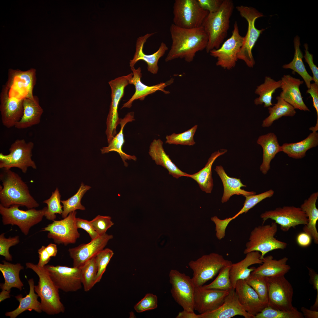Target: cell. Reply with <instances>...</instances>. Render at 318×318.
<instances>
[{
	"mask_svg": "<svg viewBox=\"0 0 318 318\" xmlns=\"http://www.w3.org/2000/svg\"><path fill=\"white\" fill-rule=\"evenodd\" d=\"M170 32L172 44L165 59L166 62L180 58L191 62L197 52L206 49L207 47L208 37L202 26L187 29L180 28L173 23L170 27Z\"/></svg>",
	"mask_w": 318,
	"mask_h": 318,
	"instance_id": "obj_1",
	"label": "cell"
},
{
	"mask_svg": "<svg viewBox=\"0 0 318 318\" xmlns=\"http://www.w3.org/2000/svg\"><path fill=\"white\" fill-rule=\"evenodd\" d=\"M1 169L0 179L3 186L0 189V204L6 208L14 204L25 206L28 209L38 207L39 203L19 175L10 169Z\"/></svg>",
	"mask_w": 318,
	"mask_h": 318,
	"instance_id": "obj_2",
	"label": "cell"
},
{
	"mask_svg": "<svg viewBox=\"0 0 318 318\" xmlns=\"http://www.w3.org/2000/svg\"><path fill=\"white\" fill-rule=\"evenodd\" d=\"M234 8L232 1L223 0L218 10L209 13L205 18L202 26L208 37L207 53L219 48L226 37Z\"/></svg>",
	"mask_w": 318,
	"mask_h": 318,
	"instance_id": "obj_3",
	"label": "cell"
},
{
	"mask_svg": "<svg viewBox=\"0 0 318 318\" xmlns=\"http://www.w3.org/2000/svg\"><path fill=\"white\" fill-rule=\"evenodd\" d=\"M26 268L32 270L38 276V284L34 285L35 292L40 297L42 311L48 315L63 313L65 307L61 302L59 289L51 279L46 269L30 262L26 264Z\"/></svg>",
	"mask_w": 318,
	"mask_h": 318,
	"instance_id": "obj_4",
	"label": "cell"
},
{
	"mask_svg": "<svg viewBox=\"0 0 318 318\" xmlns=\"http://www.w3.org/2000/svg\"><path fill=\"white\" fill-rule=\"evenodd\" d=\"M278 231L277 224L273 222L271 224L259 226L251 232L249 241L246 244L244 253L257 251L261 253L260 259L268 252L276 249H284L286 243L275 237Z\"/></svg>",
	"mask_w": 318,
	"mask_h": 318,
	"instance_id": "obj_5",
	"label": "cell"
},
{
	"mask_svg": "<svg viewBox=\"0 0 318 318\" xmlns=\"http://www.w3.org/2000/svg\"><path fill=\"white\" fill-rule=\"evenodd\" d=\"M241 16L244 18L248 24L246 34L244 37L242 45L237 54L238 59L243 61L250 68H252L255 64L252 50L261 34L265 29H259L255 26L256 20L264 16L263 14L255 8L242 5L236 7Z\"/></svg>",
	"mask_w": 318,
	"mask_h": 318,
	"instance_id": "obj_6",
	"label": "cell"
},
{
	"mask_svg": "<svg viewBox=\"0 0 318 318\" xmlns=\"http://www.w3.org/2000/svg\"><path fill=\"white\" fill-rule=\"evenodd\" d=\"M20 206L14 204L6 208L0 204L2 222L4 225L17 226L24 235H27L30 228L42 220L47 207L38 210L32 208L25 211L20 209Z\"/></svg>",
	"mask_w": 318,
	"mask_h": 318,
	"instance_id": "obj_7",
	"label": "cell"
},
{
	"mask_svg": "<svg viewBox=\"0 0 318 318\" xmlns=\"http://www.w3.org/2000/svg\"><path fill=\"white\" fill-rule=\"evenodd\" d=\"M231 261L215 253L202 256L188 263L193 273L192 280L195 286H202L213 278L223 268L231 265Z\"/></svg>",
	"mask_w": 318,
	"mask_h": 318,
	"instance_id": "obj_8",
	"label": "cell"
},
{
	"mask_svg": "<svg viewBox=\"0 0 318 318\" xmlns=\"http://www.w3.org/2000/svg\"><path fill=\"white\" fill-rule=\"evenodd\" d=\"M173 12V24L187 29L202 26L209 13L201 7L197 0H175Z\"/></svg>",
	"mask_w": 318,
	"mask_h": 318,
	"instance_id": "obj_9",
	"label": "cell"
},
{
	"mask_svg": "<svg viewBox=\"0 0 318 318\" xmlns=\"http://www.w3.org/2000/svg\"><path fill=\"white\" fill-rule=\"evenodd\" d=\"M34 147L32 141L26 143L24 139L16 140L11 145L8 154L0 153V168L10 169L17 168L24 173L29 167L36 169V165L32 158Z\"/></svg>",
	"mask_w": 318,
	"mask_h": 318,
	"instance_id": "obj_10",
	"label": "cell"
},
{
	"mask_svg": "<svg viewBox=\"0 0 318 318\" xmlns=\"http://www.w3.org/2000/svg\"><path fill=\"white\" fill-rule=\"evenodd\" d=\"M267 286L268 306L286 311L294 308L292 304L293 289L284 276L268 277Z\"/></svg>",
	"mask_w": 318,
	"mask_h": 318,
	"instance_id": "obj_11",
	"label": "cell"
},
{
	"mask_svg": "<svg viewBox=\"0 0 318 318\" xmlns=\"http://www.w3.org/2000/svg\"><path fill=\"white\" fill-rule=\"evenodd\" d=\"M171 285L170 292L175 301L189 312H194V298L195 286L192 278L175 269L171 270L169 274Z\"/></svg>",
	"mask_w": 318,
	"mask_h": 318,
	"instance_id": "obj_12",
	"label": "cell"
},
{
	"mask_svg": "<svg viewBox=\"0 0 318 318\" xmlns=\"http://www.w3.org/2000/svg\"><path fill=\"white\" fill-rule=\"evenodd\" d=\"M76 211H72L63 219L55 220L41 231H48L47 237L55 244L65 246L74 244L80 237L76 225Z\"/></svg>",
	"mask_w": 318,
	"mask_h": 318,
	"instance_id": "obj_13",
	"label": "cell"
},
{
	"mask_svg": "<svg viewBox=\"0 0 318 318\" xmlns=\"http://www.w3.org/2000/svg\"><path fill=\"white\" fill-rule=\"evenodd\" d=\"M260 218L263 221V224L269 219L274 221L284 232L299 225H306L308 222L306 213L301 208L293 206L279 207L266 211L261 214Z\"/></svg>",
	"mask_w": 318,
	"mask_h": 318,
	"instance_id": "obj_14",
	"label": "cell"
},
{
	"mask_svg": "<svg viewBox=\"0 0 318 318\" xmlns=\"http://www.w3.org/2000/svg\"><path fill=\"white\" fill-rule=\"evenodd\" d=\"M244 37L239 34L236 21L231 37L225 41L218 49L209 52L210 55L217 58L216 65L224 69L230 70L234 68L238 58L237 54L242 45Z\"/></svg>",
	"mask_w": 318,
	"mask_h": 318,
	"instance_id": "obj_15",
	"label": "cell"
},
{
	"mask_svg": "<svg viewBox=\"0 0 318 318\" xmlns=\"http://www.w3.org/2000/svg\"><path fill=\"white\" fill-rule=\"evenodd\" d=\"M133 73L119 77L109 82L111 90V101L107 121L106 134L107 142H110L116 134V128L120 124L118 108L121 99L124 95L125 87L129 84V79Z\"/></svg>",
	"mask_w": 318,
	"mask_h": 318,
	"instance_id": "obj_16",
	"label": "cell"
},
{
	"mask_svg": "<svg viewBox=\"0 0 318 318\" xmlns=\"http://www.w3.org/2000/svg\"><path fill=\"white\" fill-rule=\"evenodd\" d=\"M54 284L66 292H74L82 287L80 268L57 265L44 266Z\"/></svg>",
	"mask_w": 318,
	"mask_h": 318,
	"instance_id": "obj_17",
	"label": "cell"
},
{
	"mask_svg": "<svg viewBox=\"0 0 318 318\" xmlns=\"http://www.w3.org/2000/svg\"><path fill=\"white\" fill-rule=\"evenodd\" d=\"M6 85L11 95L19 99L33 98V90L36 83V70L31 69L23 71L19 69L9 70Z\"/></svg>",
	"mask_w": 318,
	"mask_h": 318,
	"instance_id": "obj_18",
	"label": "cell"
},
{
	"mask_svg": "<svg viewBox=\"0 0 318 318\" xmlns=\"http://www.w3.org/2000/svg\"><path fill=\"white\" fill-rule=\"evenodd\" d=\"M9 88L6 85L0 94V111L3 125L7 128L15 127L23 114V99H19L9 93Z\"/></svg>",
	"mask_w": 318,
	"mask_h": 318,
	"instance_id": "obj_19",
	"label": "cell"
},
{
	"mask_svg": "<svg viewBox=\"0 0 318 318\" xmlns=\"http://www.w3.org/2000/svg\"><path fill=\"white\" fill-rule=\"evenodd\" d=\"M113 238L112 235L105 233L91 240L87 244L69 248L68 251L73 260V267L80 268L87 261L95 257Z\"/></svg>",
	"mask_w": 318,
	"mask_h": 318,
	"instance_id": "obj_20",
	"label": "cell"
},
{
	"mask_svg": "<svg viewBox=\"0 0 318 318\" xmlns=\"http://www.w3.org/2000/svg\"><path fill=\"white\" fill-rule=\"evenodd\" d=\"M230 290H223L196 286L194 298V309L200 314L213 311L223 302Z\"/></svg>",
	"mask_w": 318,
	"mask_h": 318,
	"instance_id": "obj_21",
	"label": "cell"
},
{
	"mask_svg": "<svg viewBox=\"0 0 318 318\" xmlns=\"http://www.w3.org/2000/svg\"><path fill=\"white\" fill-rule=\"evenodd\" d=\"M234 289L240 304L249 314L254 316L267 306L260 300L255 291L245 280H238Z\"/></svg>",
	"mask_w": 318,
	"mask_h": 318,
	"instance_id": "obj_22",
	"label": "cell"
},
{
	"mask_svg": "<svg viewBox=\"0 0 318 318\" xmlns=\"http://www.w3.org/2000/svg\"><path fill=\"white\" fill-rule=\"evenodd\" d=\"M130 68L133 75L129 79V84H133L135 86V91L130 99L123 104L122 108H130L134 100L138 99L143 100L148 95L158 90H160L165 94H168L170 93L169 91L165 90L164 88L172 84L173 82V79L172 78L165 82H161L153 86H148L143 84L141 80L142 77L141 68L139 67L135 69L134 67Z\"/></svg>",
	"mask_w": 318,
	"mask_h": 318,
	"instance_id": "obj_23",
	"label": "cell"
},
{
	"mask_svg": "<svg viewBox=\"0 0 318 318\" xmlns=\"http://www.w3.org/2000/svg\"><path fill=\"white\" fill-rule=\"evenodd\" d=\"M236 315L245 318H254L243 308L238 301L235 289L230 290L223 303L211 312L199 314V318H230Z\"/></svg>",
	"mask_w": 318,
	"mask_h": 318,
	"instance_id": "obj_24",
	"label": "cell"
},
{
	"mask_svg": "<svg viewBox=\"0 0 318 318\" xmlns=\"http://www.w3.org/2000/svg\"><path fill=\"white\" fill-rule=\"evenodd\" d=\"M280 88L282 91L279 96L292 105L295 109L301 110H310L304 103L299 87L304 81L289 74L284 75L281 77Z\"/></svg>",
	"mask_w": 318,
	"mask_h": 318,
	"instance_id": "obj_25",
	"label": "cell"
},
{
	"mask_svg": "<svg viewBox=\"0 0 318 318\" xmlns=\"http://www.w3.org/2000/svg\"><path fill=\"white\" fill-rule=\"evenodd\" d=\"M155 33L147 34L143 36L139 37L136 44L135 52L132 59L130 60V66L134 67L136 63L140 60L145 61L148 65V70L154 74L157 73L159 67L158 62L159 59L163 56L168 49V47L165 43L162 42L158 50L152 54L147 55L143 52V48L147 39L154 34Z\"/></svg>",
	"mask_w": 318,
	"mask_h": 318,
	"instance_id": "obj_26",
	"label": "cell"
},
{
	"mask_svg": "<svg viewBox=\"0 0 318 318\" xmlns=\"http://www.w3.org/2000/svg\"><path fill=\"white\" fill-rule=\"evenodd\" d=\"M261 256V254L259 251H252L246 254L245 257L240 261L232 263L230 270V276L233 289H234L238 280H245L256 268L254 267L249 268L250 266L256 264H262Z\"/></svg>",
	"mask_w": 318,
	"mask_h": 318,
	"instance_id": "obj_27",
	"label": "cell"
},
{
	"mask_svg": "<svg viewBox=\"0 0 318 318\" xmlns=\"http://www.w3.org/2000/svg\"><path fill=\"white\" fill-rule=\"evenodd\" d=\"M163 143L160 139H154L149 147V154L157 165L162 166L168 171L173 177H188V174L180 170L172 161L169 156L165 152L163 147Z\"/></svg>",
	"mask_w": 318,
	"mask_h": 318,
	"instance_id": "obj_28",
	"label": "cell"
},
{
	"mask_svg": "<svg viewBox=\"0 0 318 318\" xmlns=\"http://www.w3.org/2000/svg\"><path fill=\"white\" fill-rule=\"evenodd\" d=\"M23 105V115L14 127L18 129H24L39 124L43 110L37 97L24 98Z\"/></svg>",
	"mask_w": 318,
	"mask_h": 318,
	"instance_id": "obj_29",
	"label": "cell"
},
{
	"mask_svg": "<svg viewBox=\"0 0 318 318\" xmlns=\"http://www.w3.org/2000/svg\"><path fill=\"white\" fill-rule=\"evenodd\" d=\"M257 143L262 147L263 150V161L260 170L262 173L266 175L270 168L271 160L280 152L281 146L277 136L272 132L260 136Z\"/></svg>",
	"mask_w": 318,
	"mask_h": 318,
	"instance_id": "obj_30",
	"label": "cell"
},
{
	"mask_svg": "<svg viewBox=\"0 0 318 318\" xmlns=\"http://www.w3.org/2000/svg\"><path fill=\"white\" fill-rule=\"evenodd\" d=\"M288 259L286 257L276 260L271 255L264 256L261 265L256 268L251 273L268 277L284 276L291 269L287 264Z\"/></svg>",
	"mask_w": 318,
	"mask_h": 318,
	"instance_id": "obj_31",
	"label": "cell"
},
{
	"mask_svg": "<svg viewBox=\"0 0 318 318\" xmlns=\"http://www.w3.org/2000/svg\"><path fill=\"white\" fill-rule=\"evenodd\" d=\"M214 170L220 178L223 186V193L221 202H227L231 196L234 195H242L244 196L256 194L254 191H248L241 189L242 187H246L243 184L239 178L231 177L225 172L221 165L217 166Z\"/></svg>",
	"mask_w": 318,
	"mask_h": 318,
	"instance_id": "obj_32",
	"label": "cell"
},
{
	"mask_svg": "<svg viewBox=\"0 0 318 318\" xmlns=\"http://www.w3.org/2000/svg\"><path fill=\"white\" fill-rule=\"evenodd\" d=\"M318 197V192L313 193L304 201L300 207L306 213L308 220V223L303 228V231L309 234L316 244H318V232L316 228L318 209L316 205Z\"/></svg>",
	"mask_w": 318,
	"mask_h": 318,
	"instance_id": "obj_33",
	"label": "cell"
},
{
	"mask_svg": "<svg viewBox=\"0 0 318 318\" xmlns=\"http://www.w3.org/2000/svg\"><path fill=\"white\" fill-rule=\"evenodd\" d=\"M28 282L30 288L29 294L24 297H23L21 294L15 297L19 302V305L14 310L6 312L5 314L6 316L9 317L10 318H15L27 310L32 311L34 310L38 313L42 312L41 302L38 300L39 296L34 292V281L33 279H29Z\"/></svg>",
	"mask_w": 318,
	"mask_h": 318,
	"instance_id": "obj_34",
	"label": "cell"
},
{
	"mask_svg": "<svg viewBox=\"0 0 318 318\" xmlns=\"http://www.w3.org/2000/svg\"><path fill=\"white\" fill-rule=\"evenodd\" d=\"M135 120L134 113L133 112L128 113L123 118L120 119V124L121 128L119 133L114 136L107 146L101 149L102 154L113 151L117 152L120 156L125 166L126 167L128 166V164L125 161L126 160H132L136 161L137 158L135 155H131L126 154L122 149L123 145L125 142L123 133V128L127 123Z\"/></svg>",
	"mask_w": 318,
	"mask_h": 318,
	"instance_id": "obj_35",
	"label": "cell"
},
{
	"mask_svg": "<svg viewBox=\"0 0 318 318\" xmlns=\"http://www.w3.org/2000/svg\"><path fill=\"white\" fill-rule=\"evenodd\" d=\"M318 145V133L312 131L303 140L295 143H285L281 146L280 152L286 154L289 157L298 159L303 158L307 151Z\"/></svg>",
	"mask_w": 318,
	"mask_h": 318,
	"instance_id": "obj_36",
	"label": "cell"
},
{
	"mask_svg": "<svg viewBox=\"0 0 318 318\" xmlns=\"http://www.w3.org/2000/svg\"><path fill=\"white\" fill-rule=\"evenodd\" d=\"M227 152V150L221 149L213 153L209 158L205 166L198 172L192 174H188V177L195 180L201 190L207 193H211L213 187L211 168L216 159Z\"/></svg>",
	"mask_w": 318,
	"mask_h": 318,
	"instance_id": "obj_37",
	"label": "cell"
},
{
	"mask_svg": "<svg viewBox=\"0 0 318 318\" xmlns=\"http://www.w3.org/2000/svg\"><path fill=\"white\" fill-rule=\"evenodd\" d=\"M3 264H0V270L4 279V282L0 284V288L2 291L10 293L12 288H16L20 290L23 286L21 281L19 273L24 269V267L20 263L14 264L5 260Z\"/></svg>",
	"mask_w": 318,
	"mask_h": 318,
	"instance_id": "obj_38",
	"label": "cell"
},
{
	"mask_svg": "<svg viewBox=\"0 0 318 318\" xmlns=\"http://www.w3.org/2000/svg\"><path fill=\"white\" fill-rule=\"evenodd\" d=\"M294 58L289 63L283 65L282 67L285 69H290L299 74L304 80L307 88L310 87L312 77L307 72L302 60L303 54L300 49V38L296 36L294 38Z\"/></svg>",
	"mask_w": 318,
	"mask_h": 318,
	"instance_id": "obj_39",
	"label": "cell"
},
{
	"mask_svg": "<svg viewBox=\"0 0 318 318\" xmlns=\"http://www.w3.org/2000/svg\"><path fill=\"white\" fill-rule=\"evenodd\" d=\"M281 80L276 81L270 77L266 76L263 83L257 87L255 94L259 95L254 100V104L258 105L264 104V107H269L272 105L271 101L273 93L278 88L281 87Z\"/></svg>",
	"mask_w": 318,
	"mask_h": 318,
	"instance_id": "obj_40",
	"label": "cell"
},
{
	"mask_svg": "<svg viewBox=\"0 0 318 318\" xmlns=\"http://www.w3.org/2000/svg\"><path fill=\"white\" fill-rule=\"evenodd\" d=\"M277 101L272 107L268 108L269 115L263 121L262 126L268 127L273 122L283 116H294L296 113L294 108L279 96L276 98Z\"/></svg>",
	"mask_w": 318,
	"mask_h": 318,
	"instance_id": "obj_41",
	"label": "cell"
},
{
	"mask_svg": "<svg viewBox=\"0 0 318 318\" xmlns=\"http://www.w3.org/2000/svg\"><path fill=\"white\" fill-rule=\"evenodd\" d=\"M91 188L90 186L85 185L82 183L75 194L67 200H61L63 208V212L61 215L62 218H65L70 213L75 211L76 210H85V207L81 204V200L84 194Z\"/></svg>",
	"mask_w": 318,
	"mask_h": 318,
	"instance_id": "obj_42",
	"label": "cell"
},
{
	"mask_svg": "<svg viewBox=\"0 0 318 318\" xmlns=\"http://www.w3.org/2000/svg\"><path fill=\"white\" fill-rule=\"evenodd\" d=\"M82 285L84 291H89L95 284L98 269L95 257L87 261L80 268Z\"/></svg>",
	"mask_w": 318,
	"mask_h": 318,
	"instance_id": "obj_43",
	"label": "cell"
},
{
	"mask_svg": "<svg viewBox=\"0 0 318 318\" xmlns=\"http://www.w3.org/2000/svg\"><path fill=\"white\" fill-rule=\"evenodd\" d=\"M267 277L251 274L245 280L256 292L260 300L268 306V291Z\"/></svg>",
	"mask_w": 318,
	"mask_h": 318,
	"instance_id": "obj_44",
	"label": "cell"
},
{
	"mask_svg": "<svg viewBox=\"0 0 318 318\" xmlns=\"http://www.w3.org/2000/svg\"><path fill=\"white\" fill-rule=\"evenodd\" d=\"M302 312L296 308L291 311H286L273 309L269 306L265 307L254 318H304Z\"/></svg>",
	"mask_w": 318,
	"mask_h": 318,
	"instance_id": "obj_45",
	"label": "cell"
},
{
	"mask_svg": "<svg viewBox=\"0 0 318 318\" xmlns=\"http://www.w3.org/2000/svg\"><path fill=\"white\" fill-rule=\"evenodd\" d=\"M61 197L59 190L57 188L54 192H52L50 197L43 201L47 206L44 216L47 220L53 221L56 218V214L62 215L63 206L61 204Z\"/></svg>",
	"mask_w": 318,
	"mask_h": 318,
	"instance_id": "obj_46",
	"label": "cell"
},
{
	"mask_svg": "<svg viewBox=\"0 0 318 318\" xmlns=\"http://www.w3.org/2000/svg\"><path fill=\"white\" fill-rule=\"evenodd\" d=\"M197 127L198 125H195L183 132L178 134L174 133L167 135L166 137L165 143L169 144L193 145L196 144L193 137Z\"/></svg>",
	"mask_w": 318,
	"mask_h": 318,
	"instance_id": "obj_47",
	"label": "cell"
},
{
	"mask_svg": "<svg viewBox=\"0 0 318 318\" xmlns=\"http://www.w3.org/2000/svg\"><path fill=\"white\" fill-rule=\"evenodd\" d=\"M231 265L221 269L218 276L214 281L208 285L202 286H203L206 289L223 290H230L233 289L230 276V270Z\"/></svg>",
	"mask_w": 318,
	"mask_h": 318,
	"instance_id": "obj_48",
	"label": "cell"
},
{
	"mask_svg": "<svg viewBox=\"0 0 318 318\" xmlns=\"http://www.w3.org/2000/svg\"><path fill=\"white\" fill-rule=\"evenodd\" d=\"M274 193V191L271 189L264 193L257 195H253L245 196L246 199L244 206L241 209L232 217L227 218L228 223L235 218L240 214L246 213L250 209L253 208L258 203L263 200L272 197Z\"/></svg>",
	"mask_w": 318,
	"mask_h": 318,
	"instance_id": "obj_49",
	"label": "cell"
},
{
	"mask_svg": "<svg viewBox=\"0 0 318 318\" xmlns=\"http://www.w3.org/2000/svg\"><path fill=\"white\" fill-rule=\"evenodd\" d=\"M114 254L113 251L109 248L104 249L95 257L98 271L95 279V284L100 281L107 266Z\"/></svg>",
	"mask_w": 318,
	"mask_h": 318,
	"instance_id": "obj_50",
	"label": "cell"
},
{
	"mask_svg": "<svg viewBox=\"0 0 318 318\" xmlns=\"http://www.w3.org/2000/svg\"><path fill=\"white\" fill-rule=\"evenodd\" d=\"M4 234L3 233L0 235V255L4 256L6 260L11 261L12 256L9 253V249L19 243V237L16 236L7 238L5 237Z\"/></svg>",
	"mask_w": 318,
	"mask_h": 318,
	"instance_id": "obj_51",
	"label": "cell"
},
{
	"mask_svg": "<svg viewBox=\"0 0 318 318\" xmlns=\"http://www.w3.org/2000/svg\"><path fill=\"white\" fill-rule=\"evenodd\" d=\"M90 222L93 229L99 235L106 233L107 230L114 224L110 217L100 215Z\"/></svg>",
	"mask_w": 318,
	"mask_h": 318,
	"instance_id": "obj_52",
	"label": "cell"
},
{
	"mask_svg": "<svg viewBox=\"0 0 318 318\" xmlns=\"http://www.w3.org/2000/svg\"><path fill=\"white\" fill-rule=\"evenodd\" d=\"M157 296L151 293L147 294L144 297L134 306L135 310L138 313L153 309L158 307Z\"/></svg>",
	"mask_w": 318,
	"mask_h": 318,
	"instance_id": "obj_53",
	"label": "cell"
},
{
	"mask_svg": "<svg viewBox=\"0 0 318 318\" xmlns=\"http://www.w3.org/2000/svg\"><path fill=\"white\" fill-rule=\"evenodd\" d=\"M304 46L305 49L304 50L305 54L304 56V57L312 73L313 80L314 82V83L318 85V68L314 63L313 55L310 53L308 51V44L307 43H305Z\"/></svg>",
	"mask_w": 318,
	"mask_h": 318,
	"instance_id": "obj_54",
	"label": "cell"
},
{
	"mask_svg": "<svg viewBox=\"0 0 318 318\" xmlns=\"http://www.w3.org/2000/svg\"><path fill=\"white\" fill-rule=\"evenodd\" d=\"M201 7L209 13L217 11L221 6L223 0H197Z\"/></svg>",
	"mask_w": 318,
	"mask_h": 318,
	"instance_id": "obj_55",
	"label": "cell"
},
{
	"mask_svg": "<svg viewBox=\"0 0 318 318\" xmlns=\"http://www.w3.org/2000/svg\"><path fill=\"white\" fill-rule=\"evenodd\" d=\"M76 225L78 228H82L88 233L91 240L94 239L100 236L93 229L90 221L80 218H76Z\"/></svg>",
	"mask_w": 318,
	"mask_h": 318,
	"instance_id": "obj_56",
	"label": "cell"
},
{
	"mask_svg": "<svg viewBox=\"0 0 318 318\" xmlns=\"http://www.w3.org/2000/svg\"><path fill=\"white\" fill-rule=\"evenodd\" d=\"M307 92L310 94L312 98L313 106L317 114V122H318V85L315 83L311 84L310 88L307 90Z\"/></svg>",
	"mask_w": 318,
	"mask_h": 318,
	"instance_id": "obj_57",
	"label": "cell"
},
{
	"mask_svg": "<svg viewBox=\"0 0 318 318\" xmlns=\"http://www.w3.org/2000/svg\"><path fill=\"white\" fill-rule=\"evenodd\" d=\"M39 261L38 265L44 267L49 262L51 256L46 249V246H43L38 250Z\"/></svg>",
	"mask_w": 318,
	"mask_h": 318,
	"instance_id": "obj_58",
	"label": "cell"
},
{
	"mask_svg": "<svg viewBox=\"0 0 318 318\" xmlns=\"http://www.w3.org/2000/svg\"><path fill=\"white\" fill-rule=\"evenodd\" d=\"M312 238L307 233L303 232L299 233L296 238V241L300 246L305 247L309 246L311 243Z\"/></svg>",
	"mask_w": 318,
	"mask_h": 318,
	"instance_id": "obj_59",
	"label": "cell"
},
{
	"mask_svg": "<svg viewBox=\"0 0 318 318\" xmlns=\"http://www.w3.org/2000/svg\"><path fill=\"white\" fill-rule=\"evenodd\" d=\"M309 276V281L312 284L313 288L317 291V295H318V274L313 269L307 267Z\"/></svg>",
	"mask_w": 318,
	"mask_h": 318,
	"instance_id": "obj_60",
	"label": "cell"
},
{
	"mask_svg": "<svg viewBox=\"0 0 318 318\" xmlns=\"http://www.w3.org/2000/svg\"><path fill=\"white\" fill-rule=\"evenodd\" d=\"M301 309L304 318H318V311L309 309L304 307H302Z\"/></svg>",
	"mask_w": 318,
	"mask_h": 318,
	"instance_id": "obj_61",
	"label": "cell"
},
{
	"mask_svg": "<svg viewBox=\"0 0 318 318\" xmlns=\"http://www.w3.org/2000/svg\"><path fill=\"white\" fill-rule=\"evenodd\" d=\"M176 318H199V314H196L194 312H191L183 310L179 312Z\"/></svg>",
	"mask_w": 318,
	"mask_h": 318,
	"instance_id": "obj_62",
	"label": "cell"
},
{
	"mask_svg": "<svg viewBox=\"0 0 318 318\" xmlns=\"http://www.w3.org/2000/svg\"><path fill=\"white\" fill-rule=\"evenodd\" d=\"M46 249L51 257L56 256L57 252V245L55 244H49L46 246Z\"/></svg>",
	"mask_w": 318,
	"mask_h": 318,
	"instance_id": "obj_63",
	"label": "cell"
}]
</instances>
